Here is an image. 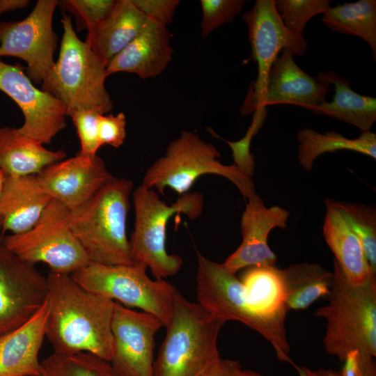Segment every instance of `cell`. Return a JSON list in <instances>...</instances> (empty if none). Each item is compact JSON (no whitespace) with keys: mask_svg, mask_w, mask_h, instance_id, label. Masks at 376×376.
I'll return each mask as SVG.
<instances>
[{"mask_svg":"<svg viewBox=\"0 0 376 376\" xmlns=\"http://www.w3.org/2000/svg\"><path fill=\"white\" fill-rule=\"evenodd\" d=\"M47 280L45 337L54 352H89L110 362L116 301L88 290L69 274L49 272Z\"/></svg>","mask_w":376,"mask_h":376,"instance_id":"6da1fadb","label":"cell"},{"mask_svg":"<svg viewBox=\"0 0 376 376\" xmlns=\"http://www.w3.org/2000/svg\"><path fill=\"white\" fill-rule=\"evenodd\" d=\"M225 323L178 290L152 376H204L221 359L218 337Z\"/></svg>","mask_w":376,"mask_h":376,"instance_id":"7a4b0ae2","label":"cell"},{"mask_svg":"<svg viewBox=\"0 0 376 376\" xmlns=\"http://www.w3.org/2000/svg\"><path fill=\"white\" fill-rule=\"evenodd\" d=\"M134 184L113 177L81 206L69 212V224L90 263L131 265L127 236L130 198Z\"/></svg>","mask_w":376,"mask_h":376,"instance_id":"3957f363","label":"cell"},{"mask_svg":"<svg viewBox=\"0 0 376 376\" xmlns=\"http://www.w3.org/2000/svg\"><path fill=\"white\" fill-rule=\"evenodd\" d=\"M328 304L314 313L326 320V352L343 361L354 350L376 357V277L355 285L349 282L334 260Z\"/></svg>","mask_w":376,"mask_h":376,"instance_id":"277c9868","label":"cell"},{"mask_svg":"<svg viewBox=\"0 0 376 376\" xmlns=\"http://www.w3.org/2000/svg\"><path fill=\"white\" fill-rule=\"evenodd\" d=\"M63 33L59 56L42 90L58 100L66 115L77 110L108 113L113 102L105 88L106 67L90 46L81 40L69 15L63 14Z\"/></svg>","mask_w":376,"mask_h":376,"instance_id":"5b68a950","label":"cell"},{"mask_svg":"<svg viewBox=\"0 0 376 376\" xmlns=\"http://www.w3.org/2000/svg\"><path fill=\"white\" fill-rule=\"evenodd\" d=\"M132 196L135 223L130 248L133 263L149 268L157 279L176 274L183 265V260L166 251L167 223L175 214H184L191 219L201 216L204 205L203 195L189 191L168 205L152 189L141 184L133 191Z\"/></svg>","mask_w":376,"mask_h":376,"instance_id":"8992f818","label":"cell"},{"mask_svg":"<svg viewBox=\"0 0 376 376\" xmlns=\"http://www.w3.org/2000/svg\"><path fill=\"white\" fill-rule=\"evenodd\" d=\"M217 148L206 143L196 134L182 131L180 136L168 145L165 155L157 159L146 171L142 185L155 188L164 194L169 187L180 196L189 191L201 176L215 174L233 182L244 198L256 194L251 178L242 173L234 164L220 162Z\"/></svg>","mask_w":376,"mask_h":376,"instance_id":"52a82bcc","label":"cell"},{"mask_svg":"<svg viewBox=\"0 0 376 376\" xmlns=\"http://www.w3.org/2000/svg\"><path fill=\"white\" fill-rule=\"evenodd\" d=\"M139 263L104 265L89 263L71 276L88 290L129 308L134 307L169 322L178 289L164 279H152Z\"/></svg>","mask_w":376,"mask_h":376,"instance_id":"ba28073f","label":"cell"},{"mask_svg":"<svg viewBox=\"0 0 376 376\" xmlns=\"http://www.w3.org/2000/svg\"><path fill=\"white\" fill-rule=\"evenodd\" d=\"M69 212L52 199L32 228L19 234H1L0 242L24 261L43 263L51 272L71 275L90 262L71 230Z\"/></svg>","mask_w":376,"mask_h":376,"instance_id":"9c48e42d","label":"cell"},{"mask_svg":"<svg viewBox=\"0 0 376 376\" xmlns=\"http://www.w3.org/2000/svg\"><path fill=\"white\" fill-rule=\"evenodd\" d=\"M248 27L251 58L256 63L258 76L251 84L240 113L254 112V107L264 93L269 70L280 52L290 49L295 55L306 51V38L289 30L278 13L275 0H257L252 9L242 15Z\"/></svg>","mask_w":376,"mask_h":376,"instance_id":"30bf717a","label":"cell"},{"mask_svg":"<svg viewBox=\"0 0 376 376\" xmlns=\"http://www.w3.org/2000/svg\"><path fill=\"white\" fill-rule=\"evenodd\" d=\"M56 0H39L31 13L19 22L0 23V56L24 61L26 75L40 84L53 68L57 37L52 29Z\"/></svg>","mask_w":376,"mask_h":376,"instance_id":"8fae6325","label":"cell"},{"mask_svg":"<svg viewBox=\"0 0 376 376\" xmlns=\"http://www.w3.org/2000/svg\"><path fill=\"white\" fill-rule=\"evenodd\" d=\"M47 295V276L0 242V336L29 321Z\"/></svg>","mask_w":376,"mask_h":376,"instance_id":"7c38bea8","label":"cell"},{"mask_svg":"<svg viewBox=\"0 0 376 376\" xmlns=\"http://www.w3.org/2000/svg\"><path fill=\"white\" fill-rule=\"evenodd\" d=\"M0 90L21 109L24 121L19 133L40 144L50 143L66 126L63 104L49 93L36 88L19 64L0 59Z\"/></svg>","mask_w":376,"mask_h":376,"instance_id":"4fadbf2b","label":"cell"},{"mask_svg":"<svg viewBox=\"0 0 376 376\" xmlns=\"http://www.w3.org/2000/svg\"><path fill=\"white\" fill-rule=\"evenodd\" d=\"M240 281L250 308L265 328V340L271 344L279 361L295 367L296 364L290 357L285 326L288 310L283 270L274 265L249 267Z\"/></svg>","mask_w":376,"mask_h":376,"instance_id":"5bb4252c","label":"cell"},{"mask_svg":"<svg viewBox=\"0 0 376 376\" xmlns=\"http://www.w3.org/2000/svg\"><path fill=\"white\" fill-rule=\"evenodd\" d=\"M162 327L156 316L116 301L111 324L114 350L110 363L119 376H152L155 336Z\"/></svg>","mask_w":376,"mask_h":376,"instance_id":"9a60e30c","label":"cell"},{"mask_svg":"<svg viewBox=\"0 0 376 376\" xmlns=\"http://www.w3.org/2000/svg\"><path fill=\"white\" fill-rule=\"evenodd\" d=\"M196 297L198 303L225 322L238 321L266 339L265 328L250 308L240 280L199 253Z\"/></svg>","mask_w":376,"mask_h":376,"instance_id":"2e32d148","label":"cell"},{"mask_svg":"<svg viewBox=\"0 0 376 376\" xmlns=\"http://www.w3.org/2000/svg\"><path fill=\"white\" fill-rule=\"evenodd\" d=\"M36 176L42 189L70 211L86 203L113 177L97 155L80 151L48 166Z\"/></svg>","mask_w":376,"mask_h":376,"instance_id":"e0dca14e","label":"cell"},{"mask_svg":"<svg viewBox=\"0 0 376 376\" xmlns=\"http://www.w3.org/2000/svg\"><path fill=\"white\" fill-rule=\"evenodd\" d=\"M289 212L274 205L267 207L256 194L248 198L240 221L242 242L222 265L230 273L252 266H274L276 256L268 244L274 228L287 227Z\"/></svg>","mask_w":376,"mask_h":376,"instance_id":"ac0fdd59","label":"cell"},{"mask_svg":"<svg viewBox=\"0 0 376 376\" xmlns=\"http://www.w3.org/2000/svg\"><path fill=\"white\" fill-rule=\"evenodd\" d=\"M294 53L283 49L273 63L263 95L254 111L274 104H291L311 110L324 102L330 84L311 77L295 61Z\"/></svg>","mask_w":376,"mask_h":376,"instance_id":"d6986e66","label":"cell"},{"mask_svg":"<svg viewBox=\"0 0 376 376\" xmlns=\"http://www.w3.org/2000/svg\"><path fill=\"white\" fill-rule=\"evenodd\" d=\"M170 40L167 26L148 17L139 33L108 63L107 76L119 72L134 73L142 79L159 75L172 58Z\"/></svg>","mask_w":376,"mask_h":376,"instance_id":"ffe728a7","label":"cell"},{"mask_svg":"<svg viewBox=\"0 0 376 376\" xmlns=\"http://www.w3.org/2000/svg\"><path fill=\"white\" fill-rule=\"evenodd\" d=\"M48 314L46 300L25 324L0 336V376H40Z\"/></svg>","mask_w":376,"mask_h":376,"instance_id":"44dd1931","label":"cell"},{"mask_svg":"<svg viewBox=\"0 0 376 376\" xmlns=\"http://www.w3.org/2000/svg\"><path fill=\"white\" fill-rule=\"evenodd\" d=\"M52 198L40 186L36 175H6L0 198L2 234H19L32 228Z\"/></svg>","mask_w":376,"mask_h":376,"instance_id":"7402d4cb","label":"cell"},{"mask_svg":"<svg viewBox=\"0 0 376 376\" xmlns=\"http://www.w3.org/2000/svg\"><path fill=\"white\" fill-rule=\"evenodd\" d=\"M147 19L132 0H118L106 18L88 31L85 42L107 67L139 33Z\"/></svg>","mask_w":376,"mask_h":376,"instance_id":"603a6c76","label":"cell"},{"mask_svg":"<svg viewBox=\"0 0 376 376\" xmlns=\"http://www.w3.org/2000/svg\"><path fill=\"white\" fill-rule=\"evenodd\" d=\"M327 207L323 235L346 279L355 285L376 277L361 244L338 211L331 199H324Z\"/></svg>","mask_w":376,"mask_h":376,"instance_id":"cb8c5ba5","label":"cell"},{"mask_svg":"<svg viewBox=\"0 0 376 376\" xmlns=\"http://www.w3.org/2000/svg\"><path fill=\"white\" fill-rule=\"evenodd\" d=\"M315 77L334 86L332 101L324 102L311 111L358 127L361 133L370 131L376 120V98L354 91L349 80L334 71L320 72Z\"/></svg>","mask_w":376,"mask_h":376,"instance_id":"d4e9b609","label":"cell"},{"mask_svg":"<svg viewBox=\"0 0 376 376\" xmlns=\"http://www.w3.org/2000/svg\"><path fill=\"white\" fill-rule=\"evenodd\" d=\"M65 156L63 150H47L20 134L17 128L0 127V171L6 175H37Z\"/></svg>","mask_w":376,"mask_h":376,"instance_id":"484cf974","label":"cell"},{"mask_svg":"<svg viewBox=\"0 0 376 376\" xmlns=\"http://www.w3.org/2000/svg\"><path fill=\"white\" fill-rule=\"evenodd\" d=\"M297 139L298 161L306 171L312 169L315 160L321 155L340 150L357 152L376 159V134L370 131L361 133L356 139H348L336 132L321 134L306 127L298 132Z\"/></svg>","mask_w":376,"mask_h":376,"instance_id":"4316f807","label":"cell"},{"mask_svg":"<svg viewBox=\"0 0 376 376\" xmlns=\"http://www.w3.org/2000/svg\"><path fill=\"white\" fill-rule=\"evenodd\" d=\"M287 292L288 310L308 308L330 293L333 273L315 263L303 262L283 270Z\"/></svg>","mask_w":376,"mask_h":376,"instance_id":"83f0119b","label":"cell"},{"mask_svg":"<svg viewBox=\"0 0 376 376\" xmlns=\"http://www.w3.org/2000/svg\"><path fill=\"white\" fill-rule=\"evenodd\" d=\"M332 32L355 36L370 46L376 60V1L359 0L330 7L322 17Z\"/></svg>","mask_w":376,"mask_h":376,"instance_id":"f1b7e54d","label":"cell"},{"mask_svg":"<svg viewBox=\"0 0 376 376\" xmlns=\"http://www.w3.org/2000/svg\"><path fill=\"white\" fill-rule=\"evenodd\" d=\"M40 376H119L111 363L89 352H54L40 363Z\"/></svg>","mask_w":376,"mask_h":376,"instance_id":"f546056e","label":"cell"},{"mask_svg":"<svg viewBox=\"0 0 376 376\" xmlns=\"http://www.w3.org/2000/svg\"><path fill=\"white\" fill-rule=\"evenodd\" d=\"M333 204L359 240L366 257L376 274V210L373 205L339 201Z\"/></svg>","mask_w":376,"mask_h":376,"instance_id":"4dcf8cb0","label":"cell"},{"mask_svg":"<svg viewBox=\"0 0 376 376\" xmlns=\"http://www.w3.org/2000/svg\"><path fill=\"white\" fill-rule=\"evenodd\" d=\"M330 0H276V8L284 25L291 31L303 35L308 22L324 14L330 7Z\"/></svg>","mask_w":376,"mask_h":376,"instance_id":"1f68e13d","label":"cell"},{"mask_svg":"<svg viewBox=\"0 0 376 376\" xmlns=\"http://www.w3.org/2000/svg\"><path fill=\"white\" fill-rule=\"evenodd\" d=\"M116 3L113 0L58 1L63 10L75 16L79 31H89L97 26L109 14Z\"/></svg>","mask_w":376,"mask_h":376,"instance_id":"d6a6232c","label":"cell"},{"mask_svg":"<svg viewBox=\"0 0 376 376\" xmlns=\"http://www.w3.org/2000/svg\"><path fill=\"white\" fill-rule=\"evenodd\" d=\"M267 108L256 110L254 111L252 123L246 133L242 139L237 141H229L221 139L212 129H209V132L211 134L214 136L224 140L230 147L234 164L249 178L253 176L255 169L254 157L250 152L251 139L263 126L267 117Z\"/></svg>","mask_w":376,"mask_h":376,"instance_id":"836d02e7","label":"cell"},{"mask_svg":"<svg viewBox=\"0 0 376 376\" xmlns=\"http://www.w3.org/2000/svg\"><path fill=\"white\" fill-rule=\"evenodd\" d=\"M244 0H201V35L206 38L213 31L232 22L240 13Z\"/></svg>","mask_w":376,"mask_h":376,"instance_id":"e575fe53","label":"cell"},{"mask_svg":"<svg viewBox=\"0 0 376 376\" xmlns=\"http://www.w3.org/2000/svg\"><path fill=\"white\" fill-rule=\"evenodd\" d=\"M100 114L92 110H77L70 113L79 139L80 152L95 155L102 146L98 134V119Z\"/></svg>","mask_w":376,"mask_h":376,"instance_id":"d590c367","label":"cell"},{"mask_svg":"<svg viewBox=\"0 0 376 376\" xmlns=\"http://www.w3.org/2000/svg\"><path fill=\"white\" fill-rule=\"evenodd\" d=\"M126 118L123 112L113 114L100 115L98 119V134L101 146L107 144L119 148L126 137Z\"/></svg>","mask_w":376,"mask_h":376,"instance_id":"8d00e7d4","label":"cell"},{"mask_svg":"<svg viewBox=\"0 0 376 376\" xmlns=\"http://www.w3.org/2000/svg\"><path fill=\"white\" fill-rule=\"evenodd\" d=\"M147 17L167 26L172 22L178 0H132Z\"/></svg>","mask_w":376,"mask_h":376,"instance_id":"74e56055","label":"cell"},{"mask_svg":"<svg viewBox=\"0 0 376 376\" xmlns=\"http://www.w3.org/2000/svg\"><path fill=\"white\" fill-rule=\"evenodd\" d=\"M373 359L357 350L350 352L343 361L340 376H366L368 368L375 362Z\"/></svg>","mask_w":376,"mask_h":376,"instance_id":"f35d334b","label":"cell"},{"mask_svg":"<svg viewBox=\"0 0 376 376\" xmlns=\"http://www.w3.org/2000/svg\"><path fill=\"white\" fill-rule=\"evenodd\" d=\"M242 370L238 361L221 359L204 376H240Z\"/></svg>","mask_w":376,"mask_h":376,"instance_id":"ab89813d","label":"cell"},{"mask_svg":"<svg viewBox=\"0 0 376 376\" xmlns=\"http://www.w3.org/2000/svg\"><path fill=\"white\" fill-rule=\"evenodd\" d=\"M295 368L299 376H340V372L329 368L312 370L306 366H298L297 365Z\"/></svg>","mask_w":376,"mask_h":376,"instance_id":"60d3db41","label":"cell"},{"mask_svg":"<svg viewBox=\"0 0 376 376\" xmlns=\"http://www.w3.org/2000/svg\"><path fill=\"white\" fill-rule=\"evenodd\" d=\"M28 0H0V15L7 11L26 8Z\"/></svg>","mask_w":376,"mask_h":376,"instance_id":"b9f144b4","label":"cell"},{"mask_svg":"<svg viewBox=\"0 0 376 376\" xmlns=\"http://www.w3.org/2000/svg\"><path fill=\"white\" fill-rule=\"evenodd\" d=\"M240 376H263V375L258 372L242 369Z\"/></svg>","mask_w":376,"mask_h":376,"instance_id":"7bdbcfd3","label":"cell"},{"mask_svg":"<svg viewBox=\"0 0 376 376\" xmlns=\"http://www.w3.org/2000/svg\"><path fill=\"white\" fill-rule=\"evenodd\" d=\"M6 176V175L2 171H0V198L1 196Z\"/></svg>","mask_w":376,"mask_h":376,"instance_id":"ee69618b","label":"cell"},{"mask_svg":"<svg viewBox=\"0 0 376 376\" xmlns=\"http://www.w3.org/2000/svg\"><path fill=\"white\" fill-rule=\"evenodd\" d=\"M366 376H376V368L375 362L368 368Z\"/></svg>","mask_w":376,"mask_h":376,"instance_id":"f6af8a7d","label":"cell"},{"mask_svg":"<svg viewBox=\"0 0 376 376\" xmlns=\"http://www.w3.org/2000/svg\"><path fill=\"white\" fill-rule=\"evenodd\" d=\"M1 224H2V219L0 217V230H1Z\"/></svg>","mask_w":376,"mask_h":376,"instance_id":"bcb514c9","label":"cell"}]
</instances>
